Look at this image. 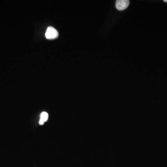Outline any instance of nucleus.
I'll use <instances>...</instances> for the list:
<instances>
[{"mask_svg":"<svg viewBox=\"0 0 167 167\" xmlns=\"http://www.w3.org/2000/svg\"><path fill=\"white\" fill-rule=\"evenodd\" d=\"M164 2L167 3V0H164Z\"/></svg>","mask_w":167,"mask_h":167,"instance_id":"nucleus-4","label":"nucleus"},{"mask_svg":"<svg viewBox=\"0 0 167 167\" xmlns=\"http://www.w3.org/2000/svg\"><path fill=\"white\" fill-rule=\"evenodd\" d=\"M58 36V32L56 29L52 27H49L48 28L45 33V36L47 39L53 40L57 38Z\"/></svg>","mask_w":167,"mask_h":167,"instance_id":"nucleus-1","label":"nucleus"},{"mask_svg":"<svg viewBox=\"0 0 167 167\" xmlns=\"http://www.w3.org/2000/svg\"><path fill=\"white\" fill-rule=\"evenodd\" d=\"M48 119V114L46 112H42L41 115V119L39 121L40 125H43L44 123L47 121Z\"/></svg>","mask_w":167,"mask_h":167,"instance_id":"nucleus-3","label":"nucleus"},{"mask_svg":"<svg viewBox=\"0 0 167 167\" xmlns=\"http://www.w3.org/2000/svg\"><path fill=\"white\" fill-rule=\"evenodd\" d=\"M129 3L128 0H118L116 1V8L119 10H124L128 7Z\"/></svg>","mask_w":167,"mask_h":167,"instance_id":"nucleus-2","label":"nucleus"}]
</instances>
